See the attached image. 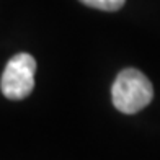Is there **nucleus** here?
<instances>
[{
  "label": "nucleus",
  "instance_id": "nucleus-3",
  "mask_svg": "<svg viewBox=\"0 0 160 160\" xmlns=\"http://www.w3.org/2000/svg\"><path fill=\"white\" fill-rule=\"evenodd\" d=\"M83 5L92 7L97 10H103V12H116L124 5L126 0H80Z\"/></svg>",
  "mask_w": 160,
  "mask_h": 160
},
{
  "label": "nucleus",
  "instance_id": "nucleus-2",
  "mask_svg": "<svg viewBox=\"0 0 160 160\" xmlns=\"http://www.w3.org/2000/svg\"><path fill=\"white\" fill-rule=\"evenodd\" d=\"M36 61L31 54L18 52L7 62L0 80V90L8 100H23L34 88Z\"/></svg>",
  "mask_w": 160,
  "mask_h": 160
},
{
  "label": "nucleus",
  "instance_id": "nucleus-1",
  "mask_svg": "<svg viewBox=\"0 0 160 160\" xmlns=\"http://www.w3.org/2000/svg\"><path fill=\"white\" fill-rule=\"evenodd\" d=\"M113 105L124 114L139 113L154 98L150 80L137 69H124L116 77L111 87Z\"/></svg>",
  "mask_w": 160,
  "mask_h": 160
}]
</instances>
